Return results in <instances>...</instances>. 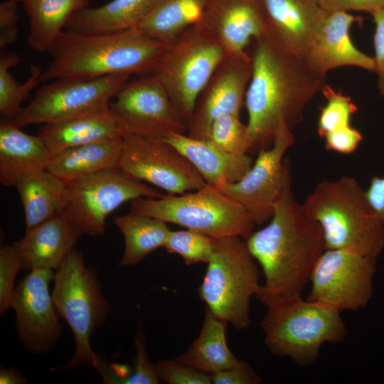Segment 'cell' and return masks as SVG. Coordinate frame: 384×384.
<instances>
[{
    "mask_svg": "<svg viewBox=\"0 0 384 384\" xmlns=\"http://www.w3.org/2000/svg\"><path fill=\"white\" fill-rule=\"evenodd\" d=\"M252 75L245 98L252 149L270 147L281 125L293 129L313 97L326 85V75L303 58L284 49L265 33L255 40Z\"/></svg>",
    "mask_w": 384,
    "mask_h": 384,
    "instance_id": "obj_1",
    "label": "cell"
},
{
    "mask_svg": "<svg viewBox=\"0 0 384 384\" xmlns=\"http://www.w3.org/2000/svg\"><path fill=\"white\" fill-rule=\"evenodd\" d=\"M260 265L264 283L255 297L267 307L302 297L313 267L325 250L319 225L289 188L262 228L245 239Z\"/></svg>",
    "mask_w": 384,
    "mask_h": 384,
    "instance_id": "obj_2",
    "label": "cell"
},
{
    "mask_svg": "<svg viewBox=\"0 0 384 384\" xmlns=\"http://www.w3.org/2000/svg\"><path fill=\"white\" fill-rule=\"evenodd\" d=\"M166 45L137 28L112 33L63 31L48 50L51 60L41 82L113 75H150Z\"/></svg>",
    "mask_w": 384,
    "mask_h": 384,
    "instance_id": "obj_3",
    "label": "cell"
},
{
    "mask_svg": "<svg viewBox=\"0 0 384 384\" xmlns=\"http://www.w3.org/2000/svg\"><path fill=\"white\" fill-rule=\"evenodd\" d=\"M302 205L319 225L325 250H350L375 259L381 253L384 224L354 178L319 182Z\"/></svg>",
    "mask_w": 384,
    "mask_h": 384,
    "instance_id": "obj_4",
    "label": "cell"
},
{
    "mask_svg": "<svg viewBox=\"0 0 384 384\" xmlns=\"http://www.w3.org/2000/svg\"><path fill=\"white\" fill-rule=\"evenodd\" d=\"M260 326L269 351L299 366L313 364L324 343L341 342L347 335L340 311L302 297L267 307Z\"/></svg>",
    "mask_w": 384,
    "mask_h": 384,
    "instance_id": "obj_5",
    "label": "cell"
},
{
    "mask_svg": "<svg viewBox=\"0 0 384 384\" xmlns=\"http://www.w3.org/2000/svg\"><path fill=\"white\" fill-rule=\"evenodd\" d=\"M51 294L55 306L72 330L75 343L73 357L60 369L82 366L96 369L100 358L92 348L90 337L111 314L97 272L86 265L82 253L74 248L55 270Z\"/></svg>",
    "mask_w": 384,
    "mask_h": 384,
    "instance_id": "obj_6",
    "label": "cell"
},
{
    "mask_svg": "<svg viewBox=\"0 0 384 384\" xmlns=\"http://www.w3.org/2000/svg\"><path fill=\"white\" fill-rule=\"evenodd\" d=\"M254 260L243 238H215L198 290L207 309L238 330L250 326V299L260 287Z\"/></svg>",
    "mask_w": 384,
    "mask_h": 384,
    "instance_id": "obj_7",
    "label": "cell"
},
{
    "mask_svg": "<svg viewBox=\"0 0 384 384\" xmlns=\"http://www.w3.org/2000/svg\"><path fill=\"white\" fill-rule=\"evenodd\" d=\"M130 209L213 238L245 239L255 225L243 206L208 184L181 194L140 197L131 201Z\"/></svg>",
    "mask_w": 384,
    "mask_h": 384,
    "instance_id": "obj_8",
    "label": "cell"
},
{
    "mask_svg": "<svg viewBox=\"0 0 384 384\" xmlns=\"http://www.w3.org/2000/svg\"><path fill=\"white\" fill-rule=\"evenodd\" d=\"M225 55L198 24L166 44L151 75L164 87L187 127L201 92Z\"/></svg>",
    "mask_w": 384,
    "mask_h": 384,
    "instance_id": "obj_9",
    "label": "cell"
},
{
    "mask_svg": "<svg viewBox=\"0 0 384 384\" xmlns=\"http://www.w3.org/2000/svg\"><path fill=\"white\" fill-rule=\"evenodd\" d=\"M163 195L153 186L129 178L119 169H110L68 183L58 213L82 234L102 236L107 218L121 205L140 197Z\"/></svg>",
    "mask_w": 384,
    "mask_h": 384,
    "instance_id": "obj_10",
    "label": "cell"
},
{
    "mask_svg": "<svg viewBox=\"0 0 384 384\" xmlns=\"http://www.w3.org/2000/svg\"><path fill=\"white\" fill-rule=\"evenodd\" d=\"M129 75L62 78L45 83L12 121L19 127L69 120L110 105Z\"/></svg>",
    "mask_w": 384,
    "mask_h": 384,
    "instance_id": "obj_11",
    "label": "cell"
},
{
    "mask_svg": "<svg viewBox=\"0 0 384 384\" xmlns=\"http://www.w3.org/2000/svg\"><path fill=\"white\" fill-rule=\"evenodd\" d=\"M294 142L292 129L281 125L272 144L259 151L251 168L239 181L217 188L243 206L255 225L270 220L276 206L291 188L289 163L284 155Z\"/></svg>",
    "mask_w": 384,
    "mask_h": 384,
    "instance_id": "obj_12",
    "label": "cell"
},
{
    "mask_svg": "<svg viewBox=\"0 0 384 384\" xmlns=\"http://www.w3.org/2000/svg\"><path fill=\"white\" fill-rule=\"evenodd\" d=\"M119 167L129 178L168 194L184 193L206 184L188 159L160 137L124 134Z\"/></svg>",
    "mask_w": 384,
    "mask_h": 384,
    "instance_id": "obj_13",
    "label": "cell"
},
{
    "mask_svg": "<svg viewBox=\"0 0 384 384\" xmlns=\"http://www.w3.org/2000/svg\"><path fill=\"white\" fill-rule=\"evenodd\" d=\"M376 259L346 250H324L311 272L308 299L341 312L364 307L373 292Z\"/></svg>",
    "mask_w": 384,
    "mask_h": 384,
    "instance_id": "obj_14",
    "label": "cell"
},
{
    "mask_svg": "<svg viewBox=\"0 0 384 384\" xmlns=\"http://www.w3.org/2000/svg\"><path fill=\"white\" fill-rule=\"evenodd\" d=\"M110 102L125 134L164 138L186 134L181 117L167 91L152 75L127 81Z\"/></svg>",
    "mask_w": 384,
    "mask_h": 384,
    "instance_id": "obj_15",
    "label": "cell"
},
{
    "mask_svg": "<svg viewBox=\"0 0 384 384\" xmlns=\"http://www.w3.org/2000/svg\"><path fill=\"white\" fill-rule=\"evenodd\" d=\"M55 271L36 269L16 286L10 308L16 314L18 338L28 351L43 354L56 344L63 331L60 317L50 293Z\"/></svg>",
    "mask_w": 384,
    "mask_h": 384,
    "instance_id": "obj_16",
    "label": "cell"
},
{
    "mask_svg": "<svg viewBox=\"0 0 384 384\" xmlns=\"http://www.w3.org/2000/svg\"><path fill=\"white\" fill-rule=\"evenodd\" d=\"M252 75L251 55H225L201 92L188 123L187 134L207 140L213 122L223 114L240 115Z\"/></svg>",
    "mask_w": 384,
    "mask_h": 384,
    "instance_id": "obj_17",
    "label": "cell"
},
{
    "mask_svg": "<svg viewBox=\"0 0 384 384\" xmlns=\"http://www.w3.org/2000/svg\"><path fill=\"white\" fill-rule=\"evenodd\" d=\"M198 25L226 55L247 58V46L265 33L267 21L260 0H208Z\"/></svg>",
    "mask_w": 384,
    "mask_h": 384,
    "instance_id": "obj_18",
    "label": "cell"
},
{
    "mask_svg": "<svg viewBox=\"0 0 384 384\" xmlns=\"http://www.w3.org/2000/svg\"><path fill=\"white\" fill-rule=\"evenodd\" d=\"M363 18L347 11H326L313 33L303 58L314 71L326 75L332 69L343 66L358 67L373 71V58L358 50L350 37L354 23Z\"/></svg>",
    "mask_w": 384,
    "mask_h": 384,
    "instance_id": "obj_19",
    "label": "cell"
},
{
    "mask_svg": "<svg viewBox=\"0 0 384 384\" xmlns=\"http://www.w3.org/2000/svg\"><path fill=\"white\" fill-rule=\"evenodd\" d=\"M82 235L80 230L58 213L36 226L26 230L14 242L23 261V270H55L75 248Z\"/></svg>",
    "mask_w": 384,
    "mask_h": 384,
    "instance_id": "obj_20",
    "label": "cell"
},
{
    "mask_svg": "<svg viewBox=\"0 0 384 384\" xmlns=\"http://www.w3.org/2000/svg\"><path fill=\"white\" fill-rule=\"evenodd\" d=\"M267 14V35L288 51L303 58L326 11L318 0H260Z\"/></svg>",
    "mask_w": 384,
    "mask_h": 384,
    "instance_id": "obj_21",
    "label": "cell"
},
{
    "mask_svg": "<svg viewBox=\"0 0 384 384\" xmlns=\"http://www.w3.org/2000/svg\"><path fill=\"white\" fill-rule=\"evenodd\" d=\"M164 139L188 159L206 184L215 188L239 181L253 164L248 154H230L208 140L192 138L187 134L172 132Z\"/></svg>",
    "mask_w": 384,
    "mask_h": 384,
    "instance_id": "obj_22",
    "label": "cell"
},
{
    "mask_svg": "<svg viewBox=\"0 0 384 384\" xmlns=\"http://www.w3.org/2000/svg\"><path fill=\"white\" fill-rule=\"evenodd\" d=\"M52 154L43 139L25 133L11 119L0 122V182L15 186L23 176L47 169Z\"/></svg>",
    "mask_w": 384,
    "mask_h": 384,
    "instance_id": "obj_23",
    "label": "cell"
},
{
    "mask_svg": "<svg viewBox=\"0 0 384 384\" xmlns=\"http://www.w3.org/2000/svg\"><path fill=\"white\" fill-rule=\"evenodd\" d=\"M38 134L52 156L75 146L124 136L110 105L61 122L45 124Z\"/></svg>",
    "mask_w": 384,
    "mask_h": 384,
    "instance_id": "obj_24",
    "label": "cell"
},
{
    "mask_svg": "<svg viewBox=\"0 0 384 384\" xmlns=\"http://www.w3.org/2000/svg\"><path fill=\"white\" fill-rule=\"evenodd\" d=\"M160 0H112L95 8L76 12L65 31L75 33H112L136 28L156 7Z\"/></svg>",
    "mask_w": 384,
    "mask_h": 384,
    "instance_id": "obj_25",
    "label": "cell"
},
{
    "mask_svg": "<svg viewBox=\"0 0 384 384\" xmlns=\"http://www.w3.org/2000/svg\"><path fill=\"white\" fill-rule=\"evenodd\" d=\"M122 137L92 142L54 156L47 170L66 183L100 171L119 169Z\"/></svg>",
    "mask_w": 384,
    "mask_h": 384,
    "instance_id": "obj_26",
    "label": "cell"
},
{
    "mask_svg": "<svg viewBox=\"0 0 384 384\" xmlns=\"http://www.w3.org/2000/svg\"><path fill=\"white\" fill-rule=\"evenodd\" d=\"M91 0H28L23 3L28 18V44L38 52H48L76 12Z\"/></svg>",
    "mask_w": 384,
    "mask_h": 384,
    "instance_id": "obj_27",
    "label": "cell"
},
{
    "mask_svg": "<svg viewBox=\"0 0 384 384\" xmlns=\"http://www.w3.org/2000/svg\"><path fill=\"white\" fill-rule=\"evenodd\" d=\"M66 184L47 169L27 174L17 181L14 187L23 208L26 230L59 213Z\"/></svg>",
    "mask_w": 384,
    "mask_h": 384,
    "instance_id": "obj_28",
    "label": "cell"
},
{
    "mask_svg": "<svg viewBox=\"0 0 384 384\" xmlns=\"http://www.w3.org/2000/svg\"><path fill=\"white\" fill-rule=\"evenodd\" d=\"M227 324L206 309L199 335L177 359L209 375L236 365L240 360L233 355L227 344Z\"/></svg>",
    "mask_w": 384,
    "mask_h": 384,
    "instance_id": "obj_29",
    "label": "cell"
},
{
    "mask_svg": "<svg viewBox=\"0 0 384 384\" xmlns=\"http://www.w3.org/2000/svg\"><path fill=\"white\" fill-rule=\"evenodd\" d=\"M124 239L120 267L136 265L155 250L164 247L171 232L167 223L131 211L114 218Z\"/></svg>",
    "mask_w": 384,
    "mask_h": 384,
    "instance_id": "obj_30",
    "label": "cell"
},
{
    "mask_svg": "<svg viewBox=\"0 0 384 384\" xmlns=\"http://www.w3.org/2000/svg\"><path fill=\"white\" fill-rule=\"evenodd\" d=\"M207 1L160 0L154 10L136 28L166 45L200 22Z\"/></svg>",
    "mask_w": 384,
    "mask_h": 384,
    "instance_id": "obj_31",
    "label": "cell"
},
{
    "mask_svg": "<svg viewBox=\"0 0 384 384\" xmlns=\"http://www.w3.org/2000/svg\"><path fill=\"white\" fill-rule=\"evenodd\" d=\"M21 61L20 57L11 51L1 52L0 55V114L1 119H13L31 90L41 82L43 70L38 65H30L28 78L19 83L11 74L10 69Z\"/></svg>",
    "mask_w": 384,
    "mask_h": 384,
    "instance_id": "obj_32",
    "label": "cell"
},
{
    "mask_svg": "<svg viewBox=\"0 0 384 384\" xmlns=\"http://www.w3.org/2000/svg\"><path fill=\"white\" fill-rule=\"evenodd\" d=\"M207 140L221 149L235 155H246L252 149L247 126L240 115L223 114L212 124Z\"/></svg>",
    "mask_w": 384,
    "mask_h": 384,
    "instance_id": "obj_33",
    "label": "cell"
},
{
    "mask_svg": "<svg viewBox=\"0 0 384 384\" xmlns=\"http://www.w3.org/2000/svg\"><path fill=\"white\" fill-rule=\"evenodd\" d=\"M321 92L326 103L320 107L317 132L319 137L324 138L331 132L351 125V117L357 112L358 107L350 97L327 84Z\"/></svg>",
    "mask_w": 384,
    "mask_h": 384,
    "instance_id": "obj_34",
    "label": "cell"
},
{
    "mask_svg": "<svg viewBox=\"0 0 384 384\" xmlns=\"http://www.w3.org/2000/svg\"><path fill=\"white\" fill-rule=\"evenodd\" d=\"M215 238L195 230H171L164 247L169 253L179 255L187 265L208 263Z\"/></svg>",
    "mask_w": 384,
    "mask_h": 384,
    "instance_id": "obj_35",
    "label": "cell"
},
{
    "mask_svg": "<svg viewBox=\"0 0 384 384\" xmlns=\"http://www.w3.org/2000/svg\"><path fill=\"white\" fill-rule=\"evenodd\" d=\"M23 269V261L17 247L14 245H1L0 247V314H4L11 306L15 289V279Z\"/></svg>",
    "mask_w": 384,
    "mask_h": 384,
    "instance_id": "obj_36",
    "label": "cell"
},
{
    "mask_svg": "<svg viewBox=\"0 0 384 384\" xmlns=\"http://www.w3.org/2000/svg\"><path fill=\"white\" fill-rule=\"evenodd\" d=\"M160 380L168 384H211L210 375L177 358L161 361L156 364Z\"/></svg>",
    "mask_w": 384,
    "mask_h": 384,
    "instance_id": "obj_37",
    "label": "cell"
},
{
    "mask_svg": "<svg viewBox=\"0 0 384 384\" xmlns=\"http://www.w3.org/2000/svg\"><path fill=\"white\" fill-rule=\"evenodd\" d=\"M134 346L137 356L134 362V367L126 379L124 384H156L159 383L160 378L158 375L156 365L150 363L146 351L145 336L141 328L137 329Z\"/></svg>",
    "mask_w": 384,
    "mask_h": 384,
    "instance_id": "obj_38",
    "label": "cell"
},
{
    "mask_svg": "<svg viewBox=\"0 0 384 384\" xmlns=\"http://www.w3.org/2000/svg\"><path fill=\"white\" fill-rule=\"evenodd\" d=\"M324 139L328 150L349 154L357 149L363 137L358 129L348 125L329 132Z\"/></svg>",
    "mask_w": 384,
    "mask_h": 384,
    "instance_id": "obj_39",
    "label": "cell"
},
{
    "mask_svg": "<svg viewBox=\"0 0 384 384\" xmlns=\"http://www.w3.org/2000/svg\"><path fill=\"white\" fill-rule=\"evenodd\" d=\"M18 4L6 0L0 4V48L5 49L15 43L18 38Z\"/></svg>",
    "mask_w": 384,
    "mask_h": 384,
    "instance_id": "obj_40",
    "label": "cell"
},
{
    "mask_svg": "<svg viewBox=\"0 0 384 384\" xmlns=\"http://www.w3.org/2000/svg\"><path fill=\"white\" fill-rule=\"evenodd\" d=\"M375 23L373 34L374 72L378 75V88L384 97V6L371 14Z\"/></svg>",
    "mask_w": 384,
    "mask_h": 384,
    "instance_id": "obj_41",
    "label": "cell"
},
{
    "mask_svg": "<svg viewBox=\"0 0 384 384\" xmlns=\"http://www.w3.org/2000/svg\"><path fill=\"white\" fill-rule=\"evenodd\" d=\"M210 375L213 384H258L261 381L255 370L242 361L230 368Z\"/></svg>",
    "mask_w": 384,
    "mask_h": 384,
    "instance_id": "obj_42",
    "label": "cell"
},
{
    "mask_svg": "<svg viewBox=\"0 0 384 384\" xmlns=\"http://www.w3.org/2000/svg\"><path fill=\"white\" fill-rule=\"evenodd\" d=\"M326 11H366L370 14L384 6V0H318Z\"/></svg>",
    "mask_w": 384,
    "mask_h": 384,
    "instance_id": "obj_43",
    "label": "cell"
},
{
    "mask_svg": "<svg viewBox=\"0 0 384 384\" xmlns=\"http://www.w3.org/2000/svg\"><path fill=\"white\" fill-rule=\"evenodd\" d=\"M366 193L371 206L384 224V176H373Z\"/></svg>",
    "mask_w": 384,
    "mask_h": 384,
    "instance_id": "obj_44",
    "label": "cell"
},
{
    "mask_svg": "<svg viewBox=\"0 0 384 384\" xmlns=\"http://www.w3.org/2000/svg\"><path fill=\"white\" fill-rule=\"evenodd\" d=\"M28 380L20 371L13 368H1V384H25Z\"/></svg>",
    "mask_w": 384,
    "mask_h": 384,
    "instance_id": "obj_45",
    "label": "cell"
},
{
    "mask_svg": "<svg viewBox=\"0 0 384 384\" xmlns=\"http://www.w3.org/2000/svg\"><path fill=\"white\" fill-rule=\"evenodd\" d=\"M13 1H17V2H18V3H19V2L23 3V2H25V1H28V0H13Z\"/></svg>",
    "mask_w": 384,
    "mask_h": 384,
    "instance_id": "obj_46",
    "label": "cell"
}]
</instances>
